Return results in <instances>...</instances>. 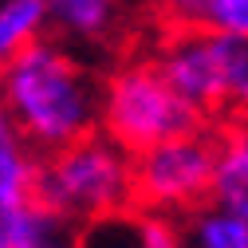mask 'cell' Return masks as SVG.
Segmentation results:
<instances>
[{
    "mask_svg": "<svg viewBox=\"0 0 248 248\" xmlns=\"http://www.w3.org/2000/svg\"><path fill=\"white\" fill-rule=\"evenodd\" d=\"M213 205L248 221V118H232L217 130Z\"/></svg>",
    "mask_w": 248,
    "mask_h": 248,
    "instance_id": "obj_9",
    "label": "cell"
},
{
    "mask_svg": "<svg viewBox=\"0 0 248 248\" xmlns=\"http://www.w3.org/2000/svg\"><path fill=\"white\" fill-rule=\"evenodd\" d=\"M99 130L110 142H118L130 158H138V154L162 142L205 130V118L170 87V79L158 71L150 55L142 59L130 55L103 75V126Z\"/></svg>",
    "mask_w": 248,
    "mask_h": 248,
    "instance_id": "obj_3",
    "label": "cell"
},
{
    "mask_svg": "<svg viewBox=\"0 0 248 248\" xmlns=\"http://www.w3.org/2000/svg\"><path fill=\"white\" fill-rule=\"evenodd\" d=\"M217 173V134L197 130L162 142L134 158V205L158 217L185 221L197 209L213 205Z\"/></svg>",
    "mask_w": 248,
    "mask_h": 248,
    "instance_id": "obj_5",
    "label": "cell"
},
{
    "mask_svg": "<svg viewBox=\"0 0 248 248\" xmlns=\"http://www.w3.org/2000/svg\"><path fill=\"white\" fill-rule=\"evenodd\" d=\"M150 59L201 118H248V44L170 24Z\"/></svg>",
    "mask_w": 248,
    "mask_h": 248,
    "instance_id": "obj_4",
    "label": "cell"
},
{
    "mask_svg": "<svg viewBox=\"0 0 248 248\" xmlns=\"http://www.w3.org/2000/svg\"><path fill=\"white\" fill-rule=\"evenodd\" d=\"M36 201L87 229L134 209V158L103 130L67 150L40 158Z\"/></svg>",
    "mask_w": 248,
    "mask_h": 248,
    "instance_id": "obj_2",
    "label": "cell"
},
{
    "mask_svg": "<svg viewBox=\"0 0 248 248\" xmlns=\"http://www.w3.org/2000/svg\"><path fill=\"white\" fill-rule=\"evenodd\" d=\"M36 177H40V158L20 138L4 103H0V201H32Z\"/></svg>",
    "mask_w": 248,
    "mask_h": 248,
    "instance_id": "obj_10",
    "label": "cell"
},
{
    "mask_svg": "<svg viewBox=\"0 0 248 248\" xmlns=\"http://www.w3.org/2000/svg\"><path fill=\"white\" fill-rule=\"evenodd\" d=\"M79 248H185V232L173 217H158L134 205L118 217L87 225Z\"/></svg>",
    "mask_w": 248,
    "mask_h": 248,
    "instance_id": "obj_6",
    "label": "cell"
},
{
    "mask_svg": "<svg viewBox=\"0 0 248 248\" xmlns=\"http://www.w3.org/2000/svg\"><path fill=\"white\" fill-rule=\"evenodd\" d=\"M83 229L32 201H0V248H79Z\"/></svg>",
    "mask_w": 248,
    "mask_h": 248,
    "instance_id": "obj_7",
    "label": "cell"
},
{
    "mask_svg": "<svg viewBox=\"0 0 248 248\" xmlns=\"http://www.w3.org/2000/svg\"><path fill=\"white\" fill-rule=\"evenodd\" d=\"M126 32V16L110 0H55L51 36L67 47H110Z\"/></svg>",
    "mask_w": 248,
    "mask_h": 248,
    "instance_id": "obj_8",
    "label": "cell"
},
{
    "mask_svg": "<svg viewBox=\"0 0 248 248\" xmlns=\"http://www.w3.org/2000/svg\"><path fill=\"white\" fill-rule=\"evenodd\" d=\"M51 36V4L44 0H4L0 4V67Z\"/></svg>",
    "mask_w": 248,
    "mask_h": 248,
    "instance_id": "obj_11",
    "label": "cell"
},
{
    "mask_svg": "<svg viewBox=\"0 0 248 248\" xmlns=\"http://www.w3.org/2000/svg\"><path fill=\"white\" fill-rule=\"evenodd\" d=\"M181 232H185V248H248V221L217 205H205L193 217H185Z\"/></svg>",
    "mask_w": 248,
    "mask_h": 248,
    "instance_id": "obj_13",
    "label": "cell"
},
{
    "mask_svg": "<svg viewBox=\"0 0 248 248\" xmlns=\"http://www.w3.org/2000/svg\"><path fill=\"white\" fill-rule=\"evenodd\" d=\"M0 103L36 158H51L103 126V79L55 36L0 67Z\"/></svg>",
    "mask_w": 248,
    "mask_h": 248,
    "instance_id": "obj_1",
    "label": "cell"
},
{
    "mask_svg": "<svg viewBox=\"0 0 248 248\" xmlns=\"http://www.w3.org/2000/svg\"><path fill=\"white\" fill-rule=\"evenodd\" d=\"M166 16L177 28H197L209 36L248 44V0H185V4H173Z\"/></svg>",
    "mask_w": 248,
    "mask_h": 248,
    "instance_id": "obj_12",
    "label": "cell"
}]
</instances>
